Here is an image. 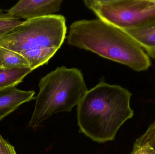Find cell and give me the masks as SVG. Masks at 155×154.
Listing matches in <instances>:
<instances>
[{
    "label": "cell",
    "mask_w": 155,
    "mask_h": 154,
    "mask_svg": "<svg viewBox=\"0 0 155 154\" xmlns=\"http://www.w3.org/2000/svg\"><path fill=\"white\" fill-rule=\"evenodd\" d=\"M131 154H155V150L148 143L142 146L134 143Z\"/></svg>",
    "instance_id": "obj_13"
},
{
    "label": "cell",
    "mask_w": 155,
    "mask_h": 154,
    "mask_svg": "<svg viewBox=\"0 0 155 154\" xmlns=\"http://www.w3.org/2000/svg\"><path fill=\"white\" fill-rule=\"evenodd\" d=\"M32 71L30 68H0V90L16 86Z\"/></svg>",
    "instance_id": "obj_9"
},
{
    "label": "cell",
    "mask_w": 155,
    "mask_h": 154,
    "mask_svg": "<svg viewBox=\"0 0 155 154\" xmlns=\"http://www.w3.org/2000/svg\"><path fill=\"white\" fill-rule=\"evenodd\" d=\"M148 143L155 150V119L150 125L145 133L136 140L134 143L142 146Z\"/></svg>",
    "instance_id": "obj_12"
},
{
    "label": "cell",
    "mask_w": 155,
    "mask_h": 154,
    "mask_svg": "<svg viewBox=\"0 0 155 154\" xmlns=\"http://www.w3.org/2000/svg\"><path fill=\"white\" fill-rule=\"evenodd\" d=\"M29 126L35 128L54 114L71 112L87 91L82 71L58 67L42 78Z\"/></svg>",
    "instance_id": "obj_4"
},
{
    "label": "cell",
    "mask_w": 155,
    "mask_h": 154,
    "mask_svg": "<svg viewBox=\"0 0 155 154\" xmlns=\"http://www.w3.org/2000/svg\"><path fill=\"white\" fill-rule=\"evenodd\" d=\"M17 17L4 13L0 8V38L8 34L23 23Z\"/></svg>",
    "instance_id": "obj_11"
},
{
    "label": "cell",
    "mask_w": 155,
    "mask_h": 154,
    "mask_svg": "<svg viewBox=\"0 0 155 154\" xmlns=\"http://www.w3.org/2000/svg\"><path fill=\"white\" fill-rule=\"evenodd\" d=\"M67 42L136 72L146 71L151 66L150 57L133 37L122 29L99 19L73 23Z\"/></svg>",
    "instance_id": "obj_2"
},
{
    "label": "cell",
    "mask_w": 155,
    "mask_h": 154,
    "mask_svg": "<svg viewBox=\"0 0 155 154\" xmlns=\"http://www.w3.org/2000/svg\"><path fill=\"white\" fill-rule=\"evenodd\" d=\"M62 2V0H21L7 12L19 19L31 20L58 11Z\"/></svg>",
    "instance_id": "obj_6"
},
{
    "label": "cell",
    "mask_w": 155,
    "mask_h": 154,
    "mask_svg": "<svg viewBox=\"0 0 155 154\" xmlns=\"http://www.w3.org/2000/svg\"><path fill=\"white\" fill-rule=\"evenodd\" d=\"M2 68V64H1V62H0V68Z\"/></svg>",
    "instance_id": "obj_16"
},
{
    "label": "cell",
    "mask_w": 155,
    "mask_h": 154,
    "mask_svg": "<svg viewBox=\"0 0 155 154\" xmlns=\"http://www.w3.org/2000/svg\"><path fill=\"white\" fill-rule=\"evenodd\" d=\"M98 19L122 30L155 18V0H85Z\"/></svg>",
    "instance_id": "obj_5"
},
{
    "label": "cell",
    "mask_w": 155,
    "mask_h": 154,
    "mask_svg": "<svg viewBox=\"0 0 155 154\" xmlns=\"http://www.w3.org/2000/svg\"><path fill=\"white\" fill-rule=\"evenodd\" d=\"M66 31V20L61 14L26 20L0 38V47L23 56L33 71L48 63L64 42Z\"/></svg>",
    "instance_id": "obj_3"
},
{
    "label": "cell",
    "mask_w": 155,
    "mask_h": 154,
    "mask_svg": "<svg viewBox=\"0 0 155 154\" xmlns=\"http://www.w3.org/2000/svg\"><path fill=\"white\" fill-rule=\"evenodd\" d=\"M1 136H2L0 134V139H1ZM0 154H2V146H1V140H0Z\"/></svg>",
    "instance_id": "obj_15"
},
{
    "label": "cell",
    "mask_w": 155,
    "mask_h": 154,
    "mask_svg": "<svg viewBox=\"0 0 155 154\" xmlns=\"http://www.w3.org/2000/svg\"><path fill=\"white\" fill-rule=\"evenodd\" d=\"M124 30L138 42L150 58L155 59V18Z\"/></svg>",
    "instance_id": "obj_8"
},
{
    "label": "cell",
    "mask_w": 155,
    "mask_h": 154,
    "mask_svg": "<svg viewBox=\"0 0 155 154\" xmlns=\"http://www.w3.org/2000/svg\"><path fill=\"white\" fill-rule=\"evenodd\" d=\"M132 96L121 86L100 80L86 92L78 105L79 132L99 143L114 140L122 125L134 116Z\"/></svg>",
    "instance_id": "obj_1"
},
{
    "label": "cell",
    "mask_w": 155,
    "mask_h": 154,
    "mask_svg": "<svg viewBox=\"0 0 155 154\" xmlns=\"http://www.w3.org/2000/svg\"><path fill=\"white\" fill-rule=\"evenodd\" d=\"M0 140L2 154H17L14 147L7 143L2 136H1Z\"/></svg>",
    "instance_id": "obj_14"
},
{
    "label": "cell",
    "mask_w": 155,
    "mask_h": 154,
    "mask_svg": "<svg viewBox=\"0 0 155 154\" xmlns=\"http://www.w3.org/2000/svg\"><path fill=\"white\" fill-rule=\"evenodd\" d=\"M33 90L24 91L15 87L0 90V121L21 105L34 99Z\"/></svg>",
    "instance_id": "obj_7"
},
{
    "label": "cell",
    "mask_w": 155,
    "mask_h": 154,
    "mask_svg": "<svg viewBox=\"0 0 155 154\" xmlns=\"http://www.w3.org/2000/svg\"><path fill=\"white\" fill-rule=\"evenodd\" d=\"M0 62L2 68H30L27 61L21 55L1 47Z\"/></svg>",
    "instance_id": "obj_10"
}]
</instances>
